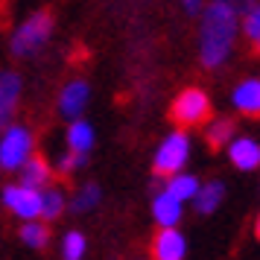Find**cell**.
Returning a JSON list of instances; mask_svg holds the SVG:
<instances>
[{"label": "cell", "instance_id": "6da1fadb", "mask_svg": "<svg viewBox=\"0 0 260 260\" xmlns=\"http://www.w3.org/2000/svg\"><path fill=\"white\" fill-rule=\"evenodd\" d=\"M237 38V12L228 3L213 0L205 9L202 21V61L205 68H219L234 47Z\"/></svg>", "mask_w": 260, "mask_h": 260}, {"label": "cell", "instance_id": "7a4b0ae2", "mask_svg": "<svg viewBox=\"0 0 260 260\" xmlns=\"http://www.w3.org/2000/svg\"><path fill=\"white\" fill-rule=\"evenodd\" d=\"M53 32V12L50 9H41L36 12L29 21H26L12 38V53L15 56H32L36 50L44 47V41Z\"/></svg>", "mask_w": 260, "mask_h": 260}, {"label": "cell", "instance_id": "3957f363", "mask_svg": "<svg viewBox=\"0 0 260 260\" xmlns=\"http://www.w3.org/2000/svg\"><path fill=\"white\" fill-rule=\"evenodd\" d=\"M170 117L176 120L178 126H199L205 120L211 117V100L205 91L199 88H187V91H181L178 100L173 103V111H170Z\"/></svg>", "mask_w": 260, "mask_h": 260}, {"label": "cell", "instance_id": "277c9868", "mask_svg": "<svg viewBox=\"0 0 260 260\" xmlns=\"http://www.w3.org/2000/svg\"><path fill=\"white\" fill-rule=\"evenodd\" d=\"M32 155V132L26 126H9L0 138V167L18 170Z\"/></svg>", "mask_w": 260, "mask_h": 260}, {"label": "cell", "instance_id": "5b68a950", "mask_svg": "<svg viewBox=\"0 0 260 260\" xmlns=\"http://www.w3.org/2000/svg\"><path fill=\"white\" fill-rule=\"evenodd\" d=\"M187 152H190V141L184 132H173L155 152V173L158 176H173L178 173L184 161H187Z\"/></svg>", "mask_w": 260, "mask_h": 260}, {"label": "cell", "instance_id": "8992f818", "mask_svg": "<svg viewBox=\"0 0 260 260\" xmlns=\"http://www.w3.org/2000/svg\"><path fill=\"white\" fill-rule=\"evenodd\" d=\"M3 202L6 208L21 216V219H36L38 216V208H41V190L36 187H26V184H15V187H6L3 190Z\"/></svg>", "mask_w": 260, "mask_h": 260}, {"label": "cell", "instance_id": "52a82bcc", "mask_svg": "<svg viewBox=\"0 0 260 260\" xmlns=\"http://www.w3.org/2000/svg\"><path fill=\"white\" fill-rule=\"evenodd\" d=\"M187 251L184 237L176 231V225H164L158 237L152 240V257L155 260H181Z\"/></svg>", "mask_w": 260, "mask_h": 260}, {"label": "cell", "instance_id": "ba28073f", "mask_svg": "<svg viewBox=\"0 0 260 260\" xmlns=\"http://www.w3.org/2000/svg\"><path fill=\"white\" fill-rule=\"evenodd\" d=\"M18 96H21V76L12 71L0 73V129L9 126L15 108H18Z\"/></svg>", "mask_w": 260, "mask_h": 260}, {"label": "cell", "instance_id": "9c48e42d", "mask_svg": "<svg viewBox=\"0 0 260 260\" xmlns=\"http://www.w3.org/2000/svg\"><path fill=\"white\" fill-rule=\"evenodd\" d=\"M18 170H21V184L36 187V190H44V184H50V178H53V170H50L47 161L38 158V155H29Z\"/></svg>", "mask_w": 260, "mask_h": 260}, {"label": "cell", "instance_id": "30bf717a", "mask_svg": "<svg viewBox=\"0 0 260 260\" xmlns=\"http://www.w3.org/2000/svg\"><path fill=\"white\" fill-rule=\"evenodd\" d=\"M228 155L240 170H257L260 164V146L251 138H237L234 143L228 141Z\"/></svg>", "mask_w": 260, "mask_h": 260}, {"label": "cell", "instance_id": "8fae6325", "mask_svg": "<svg viewBox=\"0 0 260 260\" xmlns=\"http://www.w3.org/2000/svg\"><path fill=\"white\" fill-rule=\"evenodd\" d=\"M234 108L240 111V114L257 117V111H260V82H257V79H246V82L237 85Z\"/></svg>", "mask_w": 260, "mask_h": 260}, {"label": "cell", "instance_id": "7c38bea8", "mask_svg": "<svg viewBox=\"0 0 260 260\" xmlns=\"http://www.w3.org/2000/svg\"><path fill=\"white\" fill-rule=\"evenodd\" d=\"M85 103H88V85L85 82H71L64 91H61V100H59V108L64 117H79L82 114Z\"/></svg>", "mask_w": 260, "mask_h": 260}, {"label": "cell", "instance_id": "4fadbf2b", "mask_svg": "<svg viewBox=\"0 0 260 260\" xmlns=\"http://www.w3.org/2000/svg\"><path fill=\"white\" fill-rule=\"evenodd\" d=\"M155 219H158L161 228H164V225H176L178 219H181V199H176L170 190L158 193V196H155Z\"/></svg>", "mask_w": 260, "mask_h": 260}, {"label": "cell", "instance_id": "5bb4252c", "mask_svg": "<svg viewBox=\"0 0 260 260\" xmlns=\"http://www.w3.org/2000/svg\"><path fill=\"white\" fill-rule=\"evenodd\" d=\"M68 146H71L73 152L88 155L91 152V146H94V129H91L88 123H82V120L73 117L71 129H68Z\"/></svg>", "mask_w": 260, "mask_h": 260}, {"label": "cell", "instance_id": "9a60e30c", "mask_svg": "<svg viewBox=\"0 0 260 260\" xmlns=\"http://www.w3.org/2000/svg\"><path fill=\"white\" fill-rule=\"evenodd\" d=\"M222 181H211V184H205L202 187L199 184V190H196V208H199V213H213L216 208H219V202H222Z\"/></svg>", "mask_w": 260, "mask_h": 260}, {"label": "cell", "instance_id": "2e32d148", "mask_svg": "<svg viewBox=\"0 0 260 260\" xmlns=\"http://www.w3.org/2000/svg\"><path fill=\"white\" fill-rule=\"evenodd\" d=\"M167 190L176 196V199H193L196 196V190H199V178L196 176H184L181 170L178 173H173V178H170V184H167Z\"/></svg>", "mask_w": 260, "mask_h": 260}, {"label": "cell", "instance_id": "e0dca14e", "mask_svg": "<svg viewBox=\"0 0 260 260\" xmlns=\"http://www.w3.org/2000/svg\"><path fill=\"white\" fill-rule=\"evenodd\" d=\"M234 132H237V126H234V120H228V117H222V120H213L211 126H208V141H211V146L213 149H222L225 143L234 138Z\"/></svg>", "mask_w": 260, "mask_h": 260}, {"label": "cell", "instance_id": "ac0fdd59", "mask_svg": "<svg viewBox=\"0 0 260 260\" xmlns=\"http://www.w3.org/2000/svg\"><path fill=\"white\" fill-rule=\"evenodd\" d=\"M21 240H24L29 248H47L50 231H47V228H44L41 222H32V219H26V225L21 228Z\"/></svg>", "mask_w": 260, "mask_h": 260}, {"label": "cell", "instance_id": "d6986e66", "mask_svg": "<svg viewBox=\"0 0 260 260\" xmlns=\"http://www.w3.org/2000/svg\"><path fill=\"white\" fill-rule=\"evenodd\" d=\"M61 208H64V199H61V193H56V190H44L41 193V208H38V216H44V219H56L61 213Z\"/></svg>", "mask_w": 260, "mask_h": 260}, {"label": "cell", "instance_id": "ffe728a7", "mask_svg": "<svg viewBox=\"0 0 260 260\" xmlns=\"http://www.w3.org/2000/svg\"><path fill=\"white\" fill-rule=\"evenodd\" d=\"M85 254V237L76 231H68V237L61 240V257L64 260H79Z\"/></svg>", "mask_w": 260, "mask_h": 260}, {"label": "cell", "instance_id": "44dd1931", "mask_svg": "<svg viewBox=\"0 0 260 260\" xmlns=\"http://www.w3.org/2000/svg\"><path fill=\"white\" fill-rule=\"evenodd\" d=\"M96 202H100V190H96L94 184H88V187L76 196V202H73V211H88V208H94Z\"/></svg>", "mask_w": 260, "mask_h": 260}, {"label": "cell", "instance_id": "7402d4cb", "mask_svg": "<svg viewBox=\"0 0 260 260\" xmlns=\"http://www.w3.org/2000/svg\"><path fill=\"white\" fill-rule=\"evenodd\" d=\"M246 36H248L251 44H257V38H260V12H257V6L246 9Z\"/></svg>", "mask_w": 260, "mask_h": 260}, {"label": "cell", "instance_id": "603a6c76", "mask_svg": "<svg viewBox=\"0 0 260 260\" xmlns=\"http://www.w3.org/2000/svg\"><path fill=\"white\" fill-rule=\"evenodd\" d=\"M85 164V155L82 152H73L71 149V155H64V158H61V173H64V176H68V173H71V170H76V167H82Z\"/></svg>", "mask_w": 260, "mask_h": 260}, {"label": "cell", "instance_id": "cb8c5ba5", "mask_svg": "<svg viewBox=\"0 0 260 260\" xmlns=\"http://www.w3.org/2000/svg\"><path fill=\"white\" fill-rule=\"evenodd\" d=\"M219 3H228L234 12H237V9H243V12H246V9H251V6H254L251 0H219Z\"/></svg>", "mask_w": 260, "mask_h": 260}, {"label": "cell", "instance_id": "d4e9b609", "mask_svg": "<svg viewBox=\"0 0 260 260\" xmlns=\"http://www.w3.org/2000/svg\"><path fill=\"white\" fill-rule=\"evenodd\" d=\"M181 3H184V9H187V12H199V9H202V0H181Z\"/></svg>", "mask_w": 260, "mask_h": 260}]
</instances>
